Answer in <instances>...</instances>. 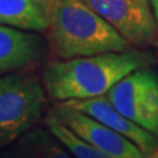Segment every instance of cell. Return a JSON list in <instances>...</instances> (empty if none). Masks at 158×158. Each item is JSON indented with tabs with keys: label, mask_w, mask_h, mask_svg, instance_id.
<instances>
[{
	"label": "cell",
	"mask_w": 158,
	"mask_h": 158,
	"mask_svg": "<svg viewBox=\"0 0 158 158\" xmlns=\"http://www.w3.org/2000/svg\"><path fill=\"white\" fill-rule=\"evenodd\" d=\"M46 20V40L58 59L125 52L131 44L82 0H36Z\"/></svg>",
	"instance_id": "1"
},
{
	"label": "cell",
	"mask_w": 158,
	"mask_h": 158,
	"mask_svg": "<svg viewBox=\"0 0 158 158\" xmlns=\"http://www.w3.org/2000/svg\"><path fill=\"white\" fill-rule=\"evenodd\" d=\"M144 65V57L132 49L57 59L45 65L41 81L53 100H86L107 95L117 82Z\"/></svg>",
	"instance_id": "2"
},
{
	"label": "cell",
	"mask_w": 158,
	"mask_h": 158,
	"mask_svg": "<svg viewBox=\"0 0 158 158\" xmlns=\"http://www.w3.org/2000/svg\"><path fill=\"white\" fill-rule=\"evenodd\" d=\"M42 81L17 71L0 77V146H8L31 131L46 104Z\"/></svg>",
	"instance_id": "3"
},
{
	"label": "cell",
	"mask_w": 158,
	"mask_h": 158,
	"mask_svg": "<svg viewBox=\"0 0 158 158\" xmlns=\"http://www.w3.org/2000/svg\"><path fill=\"white\" fill-rule=\"evenodd\" d=\"M110 102L131 121L158 137V74L140 67L107 94Z\"/></svg>",
	"instance_id": "4"
},
{
	"label": "cell",
	"mask_w": 158,
	"mask_h": 158,
	"mask_svg": "<svg viewBox=\"0 0 158 158\" xmlns=\"http://www.w3.org/2000/svg\"><path fill=\"white\" fill-rule=\"evenodd\" d=\"M131 45L154 44L158 27L146 4L137 0H82Z\"/></svg>",
	"instance_id": "5"
},
{
	"label": "cell",
	"mask_w": 158,
	"mask_h": 158,
	"mask_svg": "<svg viewBox=\"0 0 158 158\" xmlns=\"http://www.w3.org/2000/svg\"><path fill=\"white\" fill-rule=\"evenodd\" d=\"M62 123L111 158H149L136 144L86 113L58 103L52 108Z\"/></svg>",
	"instance_id": "6"
},
{
	"label": "cell",
	"mask_w": 158,
	"mask_h": 158,
	"mask_svg": "<svg viewBox=\"0 0 158 158\" xmlns=\"http://www.w3.org/2000/svg\"><path fill=\"white\" fill-rule=\"evenodd\" d=\"M62 103L77 111L86 113L96 121L111 128L112 131L127 137L140 148L146 157L152 158L153 153L158 148V137L125 117L110 102L107 95L86 99V100H69Z\"/></svg>",
	"instance_id": "7"
},
{
	"label": "cell",
	"mask_w": 158,
	"mask_h": 158,
	"mask_svg": "<svg viewBox=\"0 0 158 158\" xmlns=\"http://www.w3.org/2000/svg\"><path fill=\"white\" fill-rule=\"evenodd\" d=\"M44 56L41 36L0 24V77L37 65Z\"/></svg>",
	"instance_id": "8"
},
{
	"label": "cell",
	"mask_w": 158,
	"mask_h": 158,
	"mask_svg": "<svg viewBox=\"0 0 158 158\" xmlns=\"http://www.w3.org/2000/svg\"><path fill=\"white\" fill-rule=\"evenodd\" d=\"M0 158H74L48 128H32L11 145Z\"/></svg>",
	"instance_id": "9"
},
{
	"label": "cell",
	"mask_w": 158,
	"mask_h": 158,
	"mask_svg": "<svg viewBox=\"0 0 158 158\" xmlns=\"http://www.w3.org/2000/svg\"><path fill=\"white\" fill-rule=\"evenodd\" d=\"M0 24L23 31H46L45 16L36 0H0Z\"/></svg>",
	"instance_id": "10"
},
{
	"label": "cell",
	"mask_w": 158,
	"mask_h": 158,
	"mask_svg": "<svg viewBox=\"0 0 158 158\" xmlns=\"http://www.w3.org/2000/svg\"><path fill=\"white\" fill-rule=\"evenodd\" d=\"M44 124L62 142V145L74 158H111L102 150H99L98 148L91 145L85 138L77 135L74 131H71L65 123H62L57 117L53 110L46 113L45 118H44Z\"/></svg>",
	"instance_id": "11"
},
{
	"label": "cell",
	"mask_w": 158,
	"mask_h": 158,
	"mask_svg": "<svg viewBox=\"0 0 158 158\" xmlns=\"http://www.w3.org/2000/svg\"><path fill=\"white\" fill-rule=\"evenodd\" d=\"M152 3V9H153V15H154L157 27H158V0H150Z\"/></svg>",
	"instance_id": "12"
},
{
	"label": "cell",
	"mask_w": 158,
	"mask_h": 158,
	"mask_svg": "<svg viewBox=\"0 0 158 158\" xmlns=\"http://www.w3.org/2000/svg\"><path fill=\"white\" fill-rule=\"evenodd\" d=\"M137 2H140V3H142V4H146V6H148V3H149V0H137Z\"/></svg>",
	"instance_id": "13"
},
{
	"label": "cell",
	"mask_w": 158,
	"mask_h": 158,
	"mask_svg": "<svg viewBox=\"0 0 158 158\" xmlns=\"http://www.w3.org/2000/svg\"><path fill=\"white\" fill-rule=\"evenodd\" d=\"M152 158H158V152H156V153H154V154H153V156H152Z\"/></svg>",
	"instance_id": "14"
}]
</instances>
